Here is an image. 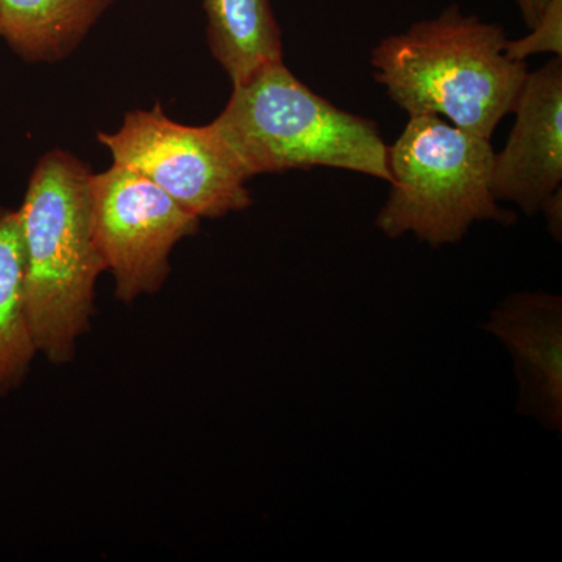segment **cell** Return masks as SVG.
<instances>
[{"mask_svg":"<svg viewBox=\"0 0 562 562\" xmlns=\"http://www.w3.org/2000/svg\"><path fill=\"white\" fill-rule=\"evenodd\" d=\"M206 40L232 85L283 61V36L271 0H202Z\"/></svg>","mask_w":562,"mask_h":562,"instance_id":"obj_10","label":"cell"},{"mask_svg":"<svg viewBox=\"0 0 562 562\" xmlns=\"http://www.w3.org/2000/svg\"><path fill=\"white\" fill-rule=\"evenodd\" d=\"M91 171L70 151L40 158L21 210L25 308L38 351L68 364L91 330L95 281L105 265L92 235Z\"/></svg>","mask_w":562,"mask_h":562,"instance_id":"obj_2","label":"cell"},{"mask_svg":"<svg viewBox=\"0 0 562 562\" xmlns=\"http://www.w3.org/2000/svg\"><path fill=\"white\" fill-rule=\"evenodd\" d=\"M506 43L502 25L452 3L380 41L372 50L373 77L408 116H438L491 140L513 113L528 74L527 61L505 54Z\"/></svg>","mask_w":562,"mask_h":562,"instance_id":"obj_1","label":"cell"},{"mask_svg":"<svg viewBox=\"0 0 562 562\" xmlns=\"http://www.w3.org/2000/svg\"><path fill=\"white\" fill-rule=\"evenodd\" d=\"M546 216L549 232L552 233L554 241L561 243L562 239V192L561 188L554 191L546 202H543L541 211Z\"/></svg>","mask_w":562,"mask_h":562,"instance_id":"obj_13","label":"cell"},{"mask_svg":"<svg viewBox=\"0 0 562 562\" xmlns=\"http://www.w3.org/2000/svg\"><path fill=\"white\" fill-rule=\"evenodd\" d=\"M36 353L25 308L20 216L0 209V395L24 382Z\"/></svg>","mask_w":562,"mask_h":562,"instance_id":"obj_11","label":"cell"},{"mask_svg":"<svg viewBox=\"0 0 562 562\" xmlns=\"http://www.w3.org/2000/svg\"><path fill=\"white\" fill-rule=\"evenodd\" d=\"M247 179L294 169L335 168L390 181L387 147L375 122L333 105L284 61L233 85L211 122Z\"/></svg>","mask_w":562,"mask_h":562,"instance_id":"obj_3","label":"cell"},{"mask_svg":"<svg viewBox=\"0 0 562 562\" xmlns=\"http://www.w3.org/2000/svg\"><path fill=\"white\" fill-rule=\"evenodd\" d=\"M513 113L509 138L492 160L491 191L535 216L561 188L562 57L528 70Z\"/></svg>","mask_w":562,"mask_h":562,"instance_id":"obj_7","label":"cell"},{"mask_svg":"<svg viewBox=\"0 0 562 562\" xmlns=\"http://www.w3.org/2000/svg\"><path fill=\"white\" fill-rule=\"evenodd\" d=\"M90 206L95 247L125 305L161 290L173 247L201 227V220L161 188L116 162L91 173Z\"/></svg>","mask_w":562,"mask_h":562,"instance_id":"obj_6","label":"cell"},{"mask_svg":"<svg viewBox=\"0 0 562 562\" xmlns=\"http://www.w3.org/2000/svg\"><path fill=\"white\" fill-rule=\"evenodd\" d=\"M491 140L454 127L438 116H409L387 147L391 194L376 227L387 238L413 233L432 247L457 244L475 222L509 225L491 191Z\"/></svg>","mask_w":562,"mask_h":562,"instance_id":"obj_4","label":"cell"},{"mask_svg":"<svg viewBox=\"0 0 562 562\" xmlns=\"http://www.w3.org/2000/svg\"><path fill=\"white\" fill-rule=\"evenodd\" d=\"M550 0H514L528 29L535 27L538 24Z\"/></svg>","mask_w":562,"mask_h":562,"instance_id":"obj_14","label":"cell"},{"mask_svg":"<svg viewBox=\"0 0 562 562\" xmlns=\"http://www.w3.org/2000/svg\"><path fill=\"white\" fill-rule=\"evenodd\" d=\"M113 162L161 188L199 220L249 209L247 176L211 125L169 120L160 103L125 114L121 128L98 133Z\"/></svg>","mask_w":562,"mask_h":562,"instance_id":"obj_5","label":"cell"},{"mask_svg":"<svg viewBox=\"0 0 562 562\" xmlns=\"http://www.w3.org/2000/svg\"><path fill=\"white\" fill-rule=\"evenodd\" d=\"M114 0H0V36L27 61H60Z\"/></svg>","mask_w":562,"mask_h":562,"instance_id":"obj_9","label":"cell"},{"mask_svg":"<svg viewBox=\"0 0 562 562\" xmlns=\"http://www.w3.org/2000/svg\"><path fill=\"white\" fill-rule=\"evenodd\" d=\"M524 38L506 43L505 54L514 61H527L531 55L553 54L562 57V0H550L541 20Z\"/></svg>","mask_w":562,"mask_h":562,"instance_id":"obj_12","label":"cell"},{"mask_svg":"<svg viewBox=\"0 0 562 562\" xmlns=\"http://www.w3.org/2000/svg\"><path fill=\"white\" fill-rule=\"evenodd\" d=\"M484 330L512 351L519 397L517 412L547 430H562V299L517 292L492 310Z\"/></svg>","mask_w":562,"mask_h":562,"instance_id":"obj_8","label":"cell"}]
</instances>
